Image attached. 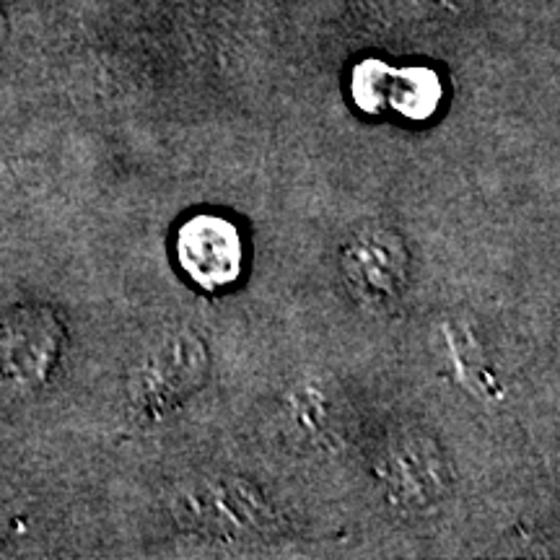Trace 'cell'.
Wrapping results in <instances>:
<instances>
[{"mask_svg": "<svg viewBox=\"0 0 560 560\" xmlns=\"http://www.w3.org/2000/svg\"><path fill=\"white\" fill-rule=\"evenodd\" d=\"M210 353L190 330L166 332L143 350L128 380V405L140 423H161L206 387Z\"/></svg>", "mask_w": 560, "mask_h": 560, "instance_id": "1", "label": "cell"}, {"mask_svg": "<svg viewBox=\"0 0 560 560\" xmlns=\"http://www.w3.org/2000/svg\"><path fill=\"white\" fill-rule=\"evenodd\" d=\"M170 509L179 527L213 540H257L280 527L262 490L229 475L182 482L172 493Z\"/></svg>", "mask_w": 560, "mask_h": 560, "instance_id": "2", "label": "cell"}, {"mask_svg": "<svg viewBox=\"0 0 560 560\" xmlns=\"http://www.w3.org/2000/svg\"><path fill=\"white\" fill-rule=\"evenodd\" d=\"M376 480L387 506L400 516H425L452 495L450 454L431 433L405 429L389 436L376 459Z\"/></svg>", "mask_w": 560, "mask_h": 560, "instance_id": "3", "label": "cell"}, {"mask_svg": "<svg viewBox=\"0 0 560 560\" xmlns=\"http://www.w3.org/2000/svg\"><path fill=\"white\" fill-rule=\"evenodd\" d=\"M68 332L47 304H16L0 312V400L39 392L58 369Z\"/></svg>", "mask_w": 560, "mask_h": 560, "instance_id": "4", "label": "cell"}, {"mask_svg": "<svg viewBox=\"0 0 560 560\" xmlns=\"http://www.w3.org/2000/svg\"><path fill=\"white\" fill-rule=\"evenodd\" d=\"M340 268L361 304L387 310L408 289L410 252L395 231L369 229L346 244Z\"/></svg>", "mask_w": 560, "mask_h": 560, "instance_id": "5", "label": "cell"}, {"mask_svg": "<svg viewBox=\"0 0 560 560\" xmlns=\"http://www.w3.org/2000/svg\"><path fill=\"white\" fill-rule=\"evenodd\" d=\"M182 270L208 291L226 289L244 272V240L240 229L221 215H195L177 236Z\"/></svg>", "mask_w": 560, "mask_h": 560, "instance_id": "6", "label": "cell"}, {"mask_svg": "<svg viewBox=\"0 0 560 560\" xmlns=\"http://www.w3.org/2000/svg\"><path fill=\"white\" fill-rule=\"evenodd\" d=\"M340 420L342 400L330 382L301 380L283 395L280 423L299 450L325 444L338 431Z\"/></svg>", "mask_w": 560, "mask_h": 560, "instance_id": "7", "label": "cell"}, {"mask_svg": "<svg viewBox=\"0 0 560 560\" xmlns=\"http://www.w3.org/2000/svg\"><path fill=\"white\" fill-rule=\"evenodd\" d=\"M395 91H408V96H397V109L410 117H429V112L439 102V83L423 70H412Z\"/></svg>", "mask_w": 560, "mask_h": 560, "instance_id": "8", "label": "cell"}, {"mask_svg": "<svg viewBox=\"0 0 560 560\" xmlns=\"http://www.w3.org/2000/svg\"><path fill=\"white\" fill-rule=\"evenodd\" d=\"M470 0H408L418 13L423 16H452V13H459Z\"/></svg>", "mask_w": 560, "mask_h": 560, "instance_id": "9", "label": "cell"}, {"mask_svg": "<svg viewBox=\"0 0 560 560\" xmlns=\"http://www.w3.org/2000/svg\"><path fill=\"white\" fill-rule=\"evenodd\" d=\"M5 37V11H3V0H0V39Z\"/></svg>", "mask_w": 560, "mask_h": 560, "instance_id": "10", "label": "cell"}]
</instances>
